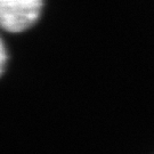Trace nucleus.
Instances as JSON below:
<instances>
[{
    "label": "nucleus",
    "mask_w": 154,
    "mask_h": 154,
    "mask_svg": "<svg viewBox=\"0 0 154 154\" xmlns=\"http://www.w3.org/2000/svg\"><path fill=\"white\" fill-rule=\"evenodd\" d=\"M42 6L41 0H1L0 28L8 32H22L38 21Z\"/></svg>",
    "instance_id": "f257e3e1"
},
{
    "label": "nucleus",
    "mask_w": 154,
    "mask_h": 154,
    "mask_svg": "<svg viewBox=\"0 0 154 154\" xmlns=\"http://www.w3.org/2000/svg\"><path fill=\"white\" fill-rule=\"evenodd\" d=\"M6 63H7V51L2 40L0 39V75L5 71Z\"/></svg>",
    "instance_id": "f03ea898"
}]
</instances>
